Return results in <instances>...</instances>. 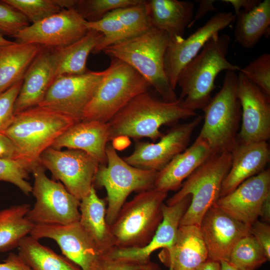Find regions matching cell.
Listing matches in <instances>:
<instances>
[{
  "label": "cell",
  "mask_w": 270,
  "mask_h": 270,
  "mask_svg": "<svg viewBox=\"0 0 270 270\" xmlns=\"http://www.w3.org/2000/svg\"><path fill=\"white\" fill-rule=\"evenodd\" d=\"M198 116L182 107L178 98L176 102H166L148 91L133 98L108 122L109 140L127 137L156 141L163 135L160 130L162 126L175 125L181 120Z\"/></svg>",
  "instance_id": "obj_1"
},
{
  "label": "cell",
  "mask_w": 270,
  "mask_h": 270,
  "mask_svg": "<svg viewBox=\"0 0 270 270\" xmlns=\"http://www.w3.org/2000/svg\"><path fill=\"white\" fill-rule=\"evenodd\" d=\"M230 42L228 34H214L181 70L177 85L181 90L178 98L184 108L194 112L202 110L212 98L218 74L224 70H240V66L226 58Z\"/></svg>",
  "instance_id": "obj_2"
},
{
  "label": "cell",
  "mask_w": 270,
  "mask_h": 270,
  "mask_svg": "<svg viewBox=\"0 0 270 270\" xmlns=\"http://www.w3.org/2000/svg\"><path fill=\"white\" fill-rule=\"evenodd\" d=\"M170 40L164 32L150 27L145 32L105 48L102 52L139 72L166 102L178 100L166 74L164 58Z\"/></svg>",
  "instance_id": "obj_3"
},
{
  "label": "cell",
  "mask_w": 270,
  "mask_h": 270,
  "mask_svg": "<svg viewBox=\"0 0 270 270\" xmlns=\"http://www.w3.org/2000/svg\"><path fill=\"white\" fill-rule=\"evenodd\" d=\"M75 123L65 115L38 106L14 114L0 132L14 142L22 158L38 162L42 153Z\"/></svg>",
  "instance_id": "obj_4"
},
{
  "label": "cell",
  "mask_w": 270,
  "mask_h": 270,
  "mask_svg": "<svg viewBox=\"0 0 270 270\" xmlns=\"http://www.w3.org/2000/svg\"><path fill=\"white\" fill-rule=\"evenodd\" d=\"M168 194L153 188L124 204L110 226L116 248H140L150 242L162 221V206Z\"/></svg>",
  "instance_id": "obj_5"
},
{
  "label": "cell",
  "mask_w": 270,
  "mask_h": 270,
  "mask_svg": "<svg viewBox=\"0 0 270 270\" xmlns=\"http://www.w3.org/2000/svg\"><path fill=\"white\" fill-rule=\"evenodd\" d=\"M231 164V152L212 154L183 182L178 192L166 200V204L170 206L191 196V202L180 226H200L206 212L220 198L222 182Z\"/></svg>",
  "instance_id": "obj_6"
},
{
  "label": "cell",
  "mask_w": 270,
  "mask_h": 270,
  "mask_svg": "<svg viewBox=\"0 0 270 270\" xmlns=\"http://www.w3.org/2000/svg\"><path fill=\"white\" fill-rule=\"evenodd\" d=\"M149 82L135 69L116 58L109 66L87 106L83 120L108 122L130 100L148 92Z\"/></svg>",
  "instance_id": "obj_7"
},
{
  "label": "cell",
  "mask_w": 270,
  "mask_h": 270,
  "mask_svg": "<svg viewBox=\"0 0 270 270\" xmlns=\"http://www.w3.org/2000/svg\"><path fill=\"white\" fill-rule=\"evenodd\" d=\"M238 74L226 72L222 87L202 110L204 122L198 137L213 154L231 152L238 142L241 106L236 94Z\"/></svg>",
  "instance_id": "obj_8"
},
{
  "label": "cell",
  "mask_w": 270,
  "mask_h": 270,
  "mask_svg": "<svg viewBox=\"0 0 270 270\" xmlns=\"http://www.w3.org/2000/svg\"><path fill=\"white\" fill-rule=\"evenodd\" d=\"M106 155V164H100L94 184L106 190V220L110 226L130 193L154 188L158 172L129 164L118 155L116 148L110 144L107 145Z\"/></svg>",
  "instance_id": "obj_9"
},
{
  "label": "cell",
  "mask_w": 270,
  "mask_h": 270,
  "mask_svg": "<svg viewBox=\"0 0 270 270\" xmlns=\"http://www.w3.org/2000/svg\"><path fill=\"white\" fill-rule=\"evenodd\" d=\"M39 163L33 169L32 194L36 198L26 217L34 225H66L78 222L80 201L60 182L48 178Z\"/></svg>",
  "instance_id": "obj_10"
},
{
  "label": "cell",
  "mask_w": 270,
  "mask_h": 270,
  "mask_svg": "<svg viewBox=\"0 0 270 270\" xmlns=\"http://www.w3.org/2000/svg\"><path fill=\"white\" fill-rule=\"evenodd\" d=\"M104 70L56 76L38 106L65 115L76 122L83 120Z\"/></svg>",
  "instance_id": "obj_11"
},
{
  "label": "cell",
  "mask_w": 270,
  "mask_h": 270,
  "mask_svg": "<svg viewBox=\"0 0 270 270\" xmlns=\"http://www.w3.org/2000/svg\"><path fill=\"white\" fill-rule=\"evenodd\" d=\"M39 162L80 201L90 192L100 164L82 150H62L51 146L42 153Z\"/></svg>",
  "instance_id": "obj_12"
},
{
  "label": "cell",
  "mask_w": 270,
  "mask_h": 270,
  "mask_svg": "<svg viewBox=\"0 0 270 270\" xmlns=\"http://www.w3.org/2000/svg\"><path fill=\"white\" fill-rule=\"evenodd\" d=\"M86 20L74 8L63 9L35 24H30L15 37L17 42L56 48L76 42L88 31Z\"/></svg>",
  "instance_id": "obj_13"
},
{
  "label": "cell",
  "mask_w": 270,
  "mask_h": 270,
  "mask_svg": "<svg viewBox=\"0 0 270 270\" xmlns=\"http://www.w3.org/2000/svg\"><path fill=\"white\" fill-rule=\"evenodd\" d=\"M202 118L198 115L190 122L176 124L157 142H137L133 152L124 160L138 168L160 171L187 148L193 132Z\"/></svg>",
  "instance_id": "obj_14"
},
{
  "label": "cell",
  "mask_w": 270,
  "mask_h": 270,
  "mask_svg": "<svg viewBox=\"0 0 270 270\" xmlns=\"http://www.w3.org/2000/svg\"><path fill=\"white\" fill-rule=\"evenodd\" d=\"M30 235L38 240H54L63 256L82 270H94L104 255L78 222L66 225H34Z\"/></svg>",
  "instance_id": "obj_15"
},
{
  "label": "cell",
  "mask_w": 270,
  "mask_h": 270,
  "mask_svg": "<svg viewBox=\"0 0 270 270\" xmlns=\"http://www.w3.org/2000/svg\"><path fill=\"white\" fill-rule=\"evenodd\" d=\"M236 94L242 110L238 142H267L270 138V98L240 72L238 75Z\"/></svg>",
  "instance_id": "obj_16"
},
{
  "label": "cell",
  "mask_w": 270,
  "mask_h": 270,
  "mask_svg": "<svg viewBox=\"0 0 270 270\" xmlns=\"http://www.w3.org/2000/svg\"><path fill=\"white\" fill-rule=\"evenodd\" d=\"M235 18L232 12H218L187 38L170 40L164 55V67L168 81L174 90L182 68L200 52L213 34L226 28Z\"/></svg>",
  "instance_id": "obj_17"
},
{
  "label": "cell",
  "mask_w": 270,
  "mask_h": 270,
  "mask_svg": "<svg viewBox=\"0 0 270 270\" xmlns=\"http://www.w3.org/2000/svg\"><path fill=\"white\" fill-rule=\"evenodd\" d=\"M199 227L208 259L218 262H228L236 243L250 234V226L234 218L215 204L206 212Z\"/></svg>",
  "instance_id": "obj_18"
},
{
  "label": "cell",
  "mask_w": 270,
  "mask_h": 270,
  "mask_svg": "<svg viewBox=\"0 0 270 270\" xmlns=\"http://www.w3.org/2000/svg\"><path fill=\"white\" fill-rule=\"evenodd\" d=\"M270 195V170H264L247 179L215 205L238 220L251 226L258 220L262 205Z\"/></svg>",
  "instance_id": "obj_19"
},
{
  "label": "cell",
  "mask_w": 270,
  "mask_h": 270,
  "mask_svg": "<svg viewBox=\"0 0 270 270\" xmlns=\"http://www.w3.org/2000/svg\"><path fill=\"white\" fill-rule=\"evenodd\" d=\"M53 48L42 46L28 68L14 104V114L38 106L55 78Z\"/></svg>",
  "instance_id": "obj_20"
},
{
  "label": "cell",
  "mask_w": 270,
  "mask_h": 270,
  "mask_svg": "<svg viewBox=\"0 0 270 270\" xmlns=\"http://www.w3.org/2000/svg\"><path fill=\"white\" fill-rule=\"evenodd\" d=\"M192 196L188 195L172 206L163 204L162 220L150 242L140 248H116L108 256L114 258H124L144 262H150V254L162 248L169 249L174 244L177 236L180 222L188 208Z\"/></svg>",
  "instance_id": "obj_21"
},
{
  "label": "cell",
  "mask_w": 270,
  "mask_h": 270,
  "mask_svg": "<svg viewBox=\"0 0 270 270\" xmlns=\"http://www.w3.org/2000/svg\"><path fill=\"white\" fill-rule=\"evenodd\" d=\"M267 142L243 143L238 140L231 152L230 168L223 180L220 197L234 190L247 179L264 170L270 158Z\"/></svg>",
  "instance_id": "obj_22"
},
{
  "label": "cell",
  "mask_w": 270,
  "mask_h": 270,
  "mask_svg": "<svg viewBox=\"0 0 270 270\" xmlns=\"http://www.w3.org/2000/svg\"><path fill=\"white\" fill-rule=\"evenodd\" d=\"M109 136L108 122L83 120L75 123L66 130L51 147L58 150L63 148L81 150L96 160L100 164H106Z\"/></svg>",
  "instance_id": "obj_23"
},
{
  "label": "cell",
  "mask_w": 270,
  "mask_h": 270,
  "mask_svg": "<svg viewBox=\"0 0 270 270\" xmlns=\"http://www.w3.org/2000/svg\"><path fill=\"white\" fill-rule=\"evenodd\" d=\"M168 270H196L208 259L207 250L200 227L180 226L175 242L158 254Z\"/></svg>",
  "instance_id": "obj_24"
},
{
  "label": "cell",
  "mask_w": 270,
  "mask_h": 270,
  "mask_svg": "<svg viewBox=\"0 0 270 270\" xmlns=\"http://www.w3.org/2000/svg\"><path fill=\"white\" fill-rule=\"evenodd\" d=\"M150 27L166 32L170 40L184 38L186 28L192 22L194 4L190 1L144 0Z\"/></svg>",
  "instance_id": "obj_25"
},
{
  "label": "cell",
  "mask_w": 270,
  "mask_h": 270,
  "mask_svg": "<svg viewBox=\"0 0 270 270\" xmlns=\"http://www.w3.org/2000/svg\"><path fill=\"white\" fill-rule=\"evenodd\" d=\"M212 154L206 142L198 136L190 147L158 172L154 188L167 192L179 190L184 180Z\"/></svg>",
  "instance_id": "obj_26"
},
{
  "label": "cell",
  "mask_w": 270,
  "mask_h": 270,
  "mask_svg": "<svg viewBox=\"0 0 270 270\" xmlns=\"http://www.w3.org/2000/svg\"><path fill=\"white\" fill-rule=\"evenodd\" d=\"M106 201L97 195L93 185L90 192L80 200L79 223L104 255L116 248L110 226L106 220Z\"/></svg>",
  "instance_id": "obj_27"
},
{
  "label": "cell",
  "mask_w": 270,
  "mask_h": 270,
  "mask_svg": "<svg viewBox=\"0 0 270 270\" xmlns=\"http://www.w3.org/2000/svg\"><path fill=\"white\" fill-rule=\"evenodd\" d=\"M42 48L17 42L0 48V94L22 80Z\"/></svg>",
  "instance_id": "obj_28"
},
{
  "label": "cell",
  "mask_w": 270,
  "mask_h": 270,
  "mask_svg": "<svg viewBox=\"0 0 270 270\" xmlns=\"http://www.w3.org/2000/svg\"><path fill=\"white\" fill-rule=\"evenodd\" d=\"M103 34L94 30L68 46L53 48L55 64V78L64 74H80L89 70L86 62L90 54L102 40Z\"/></svg>",
  "instance_id": "obj_29"
},
{
  "label": "cell",
  "mask_w": 270,
  "mask_h": 270,
  "mask_svg": "<svg viewBox=\"0 0 270 270\" xmlns=\"http://www.w3.org/2000/svg\"><path fill=\"white\" fill-rule=\"evenodd\" d=\"M234 16L236 18L234 30L236 41L244 48H252L269 30L270 0L261 2L252 10H240Z\"/></svg>",
  "instance_id": "obj_30"
},
{
  "label": "cell",
  "mask_w": 270,
  "mask_h": 270,
  "mask_svg": "<svg viewBox=\"0 0 270 270\" xmlns=\"http://www.w3.org/2000/svg\"><path fill=\"white\" fill-rule=\"evenodd\" d=\"M30 208L24 203L0 210V252L18 248L22 240L30 235L34 226L26 217Z\"/></svg>",
  "instance_id": "obj_31"
},
{
  "label": "cell",
  "mask_w": 270,
  "mask_h": 270,
  "mask_svg": "<svg viewBox=\"0 0 270 270\" xmlns=\"http://www.w3.org/2000/svg\"><path fill=\"white\" fill-rule=\"evenodd\" d=\"M18 248V254L32 270H82L67 258L30 235L22 240Z\"/></svg>",
  "instance_id": "obj_32"
},
{
  "label": "cell",
  "mask_w": 270,
  "mask_h": 270,
  "mask_svg": "<svg viewBox=\"0 0 270 270\" xmlns=\"http://www.w3.org/2000/svg\"><path fill=\"white\" fill-rule=\"evenodd\" d=\"M267 261L268 260L264 250L250 234L236 243L228 262L240 270H256Z\"/></svg>",
  "instance_id": "obj_33"
},
{
  "label": "cell",
  "mask_w": 270,
  "mask_h": 270,
  "mask_svg": "<svg viewBox=\"0 0 270 270\" xmlns=\"http://www.w3.org/2000/svg\"><path fill=\"white\" fill-rule=\"evenodd\" d=\"M39 163L25 159L0 158V181L12 184L25 195L29 196L32 192V186L27 180Z\"/></svg>",
  "instance_id": "obj_34"
},
{
  "label": "cell",
  "mask_w": 270,
  "mask_h": 270,
  "mask_svg": "<svg viewBox=\"0 0 270 270\" xmlns=\"http://www.w3.org/2000/svg\"><path fill=\"white\" fill-rule=\"evenodd\" d=\"M86 25L88 30H96L103 34L102 40L92 52L94 54L102 52L105 48L130 38L124 26L112 12L98 21L86 22Z\"/></svg>",
  "instance_id": "obj_35"
},
{
  "label": "cell",
  "mask_w": 270,
  "mask_h": 270,
  "mask_svg": "<svg viewBox=\"0 0 270 270\" xmlns=\"http://www.w3.org/2000/svg\"><path fill=\"white\" fill-rule=\"evenodd\" d=\"M142 0H78L74 9L88 22L100 20L110 12L136 4Z\"/></svg>",
  "instance_id": "obj_36"
},
{
  "label": "cell",
  "mask_w": 270,
  "mask_h": 270,
  "mask_svg": "<svg viewBox=\"0 0 270 270\" xmlns=\"http://www.w3.org/2000/svg\"><path fill=\"white\" fill-rule=\"evenodd\" d=\"M18 10L32 24L60 12L62 9L56 0H2Z\"/></svg>",
  "instance_id": "obj_37"
},
{
  "label": "cell",
  "mask_w": 270,
  "mask_h": 270,
  "mask_svg": "<svg viewBox=\"0 0 270 270\" xmlns=\"http://www.w3.org/2000/svg\"><path fill=\"white\" fill-rule=\"evenodd\" d=\"M143 0L136 4L112 11L122 24L130 38L138 36L148 30V24Z\"/></svg>",
  "instance_id": "obj_38"
},
{
  "label": "cell",
  "mask_w": 270,
  "mask_h": 270,
  "mask_svg": "<svg viewBox=\"0 0 270 270\" xmlns=\"http://www.w3.org/2000/svg\"><path fill=\"white\" fill-rule=\"evenodd\" d=\"M246 78L270 98V54L264 53L241 68Z\"/></svg>",
  "instance_id": "obj_39"
},
{
  "label": "cell",
  "mask_w": 270,
  "mask_h": 270,
  "mask_svg": "<svg viewBox=\"0 0 270 270\" xmlns=\"http://www.w3.org/2000/svg\"><path fill=\"white\" fill-rule=\"evenodd\" d=\"M29 25L30 22L22 14L0 0V34L14 38Z\"/></svg>",
  "instance_id": "obj_40"
},
{
  "label": "cell",
  "mask_w": 270,
  "mask_h": 270,
  "mask_svg": "<svg viewBox=\"0 0 270 270\" xmlns=\"http://www.w3.org/2000/svg\"><path fill=\"white\" fill-rule=\"evenodd\" d=\"M94 270H161L159 266L152 261L144 262L124 258L102 256L98 260Z\"/></svg>",
  "instance_id": "obj_41"
},
{
  "label": "cell",
  "mask_w": 270,
  "mask_h": 270,
  "mask_svg": "<svg viewBox=\"0 0 270 270\" xmlns=\"http://www.w3.org/2000/svg\"><path fill=\"white\" fill-rule=\"evenodd\" d=\"M22 80L0 94V132L4 130L14 116V104Z\"/></svg>",
  "instance_id": "obj_42"
},
{
  "label": "cell",
  "mask_w": 270,
  "mask_h": 270,
  "mask_svg": "<svg viewBox=\"0 0 270 270\" xmlns=\"http://www.w3.org/2000/svg\"><path fill=\"white\" fill-rule=\"evenodd\" d=\"M250 232L262 247L269 261L270 260V224L256 220L250 226Z\"/></svg>",
  "instance_id": "obj_43"
},
{
  "label": "cell",
  "mask_w": 270,
  "mask_h": 270,
  "mask_svg": "<svg viewBox=\"0 0 270 270\" xmlns=\"http://www.w3.org/2000/svg\"><path fill=\"white\" fill-rule=\"evenodd\" d=\"M0 158L24 159L20 156L14 142L8 136L0 132Z\"/></svg>",
  "instance_id": "obj_44"
},
{
  "label": "cell",
  "mask_w": 270,
  "mask_h": 270,
  "mask_svg": "<svg viewBox=\"0 0 270 270\" xmlns=\"http://www.w3.org/2000/svg\"><path fill=\"white\" fill-rule=\"evenodd\" d=\"M0 270H32L18 254L10 252L3 262H0Z\"/></svg>",
  "instance_id": "obj_45"
},
{
  "label": "cell",
  "mask_w": 270,
  "mask_h": 270,
  "mask_svg": "<svg viewBox=\"0 0 270 270\" xmlns=\"http://www.w3.org/2000/svg\"><path fill=\"white\" fill-rule=\"evenodd\" d=\"M199 4L198 8L188 28H191L198 20L201 19L208 12H210L216 11V9L214 6L215 0H196Z\"/></svg>",
  "instance_id": "obj_46"
},
{
  "label": "cell",
  "mask_w": 270,
  "mask_h": 270,
  "mask_svg": "<svg viewBox=\"0 0 270 270\" xmlns=\"http://www.w3.org/2000/svg\"><path fill=\"white\" fill-rule=\"evenodd\" d=\"M222 2L230 4L234 7L235 15L240 10L246 12L251 11L261 2L259 0H224Z\"/></svg>",
  "instance_id": "obj_47"
},
{
  "label": "cell",
  "mask_w": 270,
  "mask_h": 270,
  "mask_svg": "<svg viewBox=\"0 0 270 270\" xmlns=\"http://www.w3.org/2000/svg\"><path fill=\"white\" fill-rule=\"evenodd\" d=\"M264 222L270 223V195L264 201L260 208V215Z\"/></svg>",
  "instance_id": "obj_48"
},
{
  "label": "cell",
  "mask_w": 270,
  "mask_h": 270,
  "mask_svg": "<svg viewBox=\"0 0 270 270\" xmlns=\"http://www.w3.org/2000/svg\"><path fill=\"white\" fill-rule=\"evenodd\" d=\"M196 270H221L220 262L208 259Z\"/></svg>",
  "instance_id": "obj_49"
},
{
  "label": "cell",
  "mask_w": 270,
  "mask_h": 270,
  "mask_svg": "<svg viewBox=\"0 0 270 270\" xmlns=\"http://www.w3.org/2000/svg\"><path fill=\"white\" fill-rule=\"evenodd\" d=\"M56 2L62 9H69L74 8L78 0H56Z\"/></svg>",
  "instance_id": "obj_50"
},
{
  "label": "cell",
  "mask_w": 270,
  "mask_h": 270,
  "mask_svg": "<svg viewBox=\"0 0 270 270\" xmlns=\"http://www.w3.org/2000/svg\"><path fill=\"white\" fill-rule=\"evenodd\" d=\"M221 270H240L228 261H220Z\"/></svg>",
  "instance_id": "obj_51"
},
{
  "label": "cell",
  "mask_w": 270,
  "mask_h": 270,
  "mask_svg": "<svg viewBox=\"0 0 270 270\" xmlns=\"http://www.w3.org/2000/svg\"><path fill=\"white\" fill-rule=\"evenodd\" d=\"M14 42H12L6 39L1 34H0V48L12 44Z\"/></svg>",
  "instance_id": "obj_52"
}]
</instances>
